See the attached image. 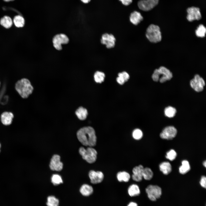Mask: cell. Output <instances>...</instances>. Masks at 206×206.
Here are the masks:
<instances>
[{
    "label": "cell",
    "mask_w": 206,
    "mask_h": 206,
    "mask_svg": "<svg viewBox=\"0 0 206 206\" xmlns=\"http://www.w3.org/2000/svg\"><path fill=\"white\" fill-rule=\"evenodd\" d=\"M77 136L80 142L84 146L92 147L96 144L95 132L92 127H84L80 129L77 132Z\"/></svg>",
    "instance_id": "6da1fadb"
},
{
    "label": "cell",
    "mask_w": 206,
    "mask_h": 206,
    "mask_svg": "<svg viewBox=\"0 0 206 206\" xmlns=\"http://www.w3.org/2000/svg\"><path fill=\"white\" fill-rule=\"evenodd\" d=\"M15 88L19 94L23 98H27L32 93L33 89L29 81L25 78L18 81L15 84Z\"/></svg>",
    "instance_id": "7a4b0ae2"
},
{
    "label": "cell",
    "mask_w": 206,
    "mask_h": 206,
    "mask_svg": "<svg viewBox=\"0 0 206 206\" xmlns=\"http://www.w3.org/2000/svg\"><path fill=\"white\" fill-rule=\"evenodd\" d=\"M172 77V73L169 70L163 66L156 69L152 76L154 81L156 82L159 81L161 83L170 80Z\"/></svg>",
    "instance_id": "3957f363"
},
{
    "label": "cell",
    "mask_w": 206,
    "mask_h": 206,
    "mask_svg": "<svg viewBox=\"0 0 206 206\" xmlns=\"http://www.w3.org/2000/svg\"><path fill=\"white\" fill-rule=\"evenodd\" d=\"M146 36L151 42L157 43L162 39V35L159 27L153 24L150 25L147 27Z\"/></svg>",
    "instance_id": "277c9868"
},
{
    "label": "cell",
    "mask_w": 206,
    "mask_h": 206,
    "mask_svg": "<svg viewBox=\"0 0 206 206\" xmlns=\"http://www.w3.org/2000/svg\"><path fill=\"white\" fill-rule=\"evenodd\" d=\"M79 151L82 158L88 163H93L96 161L97 152L92 147L89 146L86 149L81 147L80 148Z\"/></svg>",
    "instance_id": "5b68a950"
},
{
    "label": "cell",
    "mask_w": 206,
    "mask_h": 206,
    "mask_svg": "<svg viewBox=\"0 0 206 206\" xmlns=\"http://www.w3.org/2000/svg\"><path fill=\"white\" fill-rule=\"evenodd\" d=\"M146 192L148 198L151 201H155L162 194V189L157 185H150L146 188Z\"/></svg>",
    "instance_id": "8992f818"
},
{
    "label": "cell",
    "mask_w": 206,
    "mask_h": 206,
    "mask_svg": "<svg viewBox=\"0 0 206 206\" xmlns=\"http://www.w3.org/2000/svg\"><path fill=\"white\" fill-rule=\"evenodd\" d=\"M69 41V39L67 36L63 33L56 35L53 38L52 40L54 47L58 50L62 49V44H67Z\"/></svg>",
    "instance_id": "52a82bcc"
},
{
    "label": "cell",
    "mask_w": 206,
    "mask_h": 206,
    "mask_svg": "<svg viewBox=\"0 0 206 206\" xmlns=\"http://www.w3.org/2000/svg\"><path fill=\"white\" fill-rule=\"evenodd\" d=\"M191 87L198 92L202 91L205 86V82L203 79L198 74H196L194 78L190 81Z\"/></svg>",
    "instance_id": "ba28073f"
},
{
    "label": "cell",
    "mask_w": 206,
    "mask_h": 206,
    "mask_svg": "<svg viewBox=\"0 0 206 206\" xmlns=\"http://www.w3.org/2000/svg\"><path fill=\"white\" fill-rule=\"evenodd\" d=\"M116 39L112 34L105 33L101 36L100 39L101 43L105 45L106 48L108 49L114 47L115 45Z\"/></svg>",
    "instance_id": "9c48e42d"
},
{
    "label": "cell",
    "mask_w": 206,
    "mask_h": 206,
    "mask_svg": "<svg viewBox=\"0 0 206 206\" xmlns=\"http://www.w3.org/2000/svg\"><path fill=\"white\" fill-rule=\"evenodd\" d=\"M177 133V130L174 127L169 126L166 127L163 130L160 136L162 139L171 140L175 137Z\"/></svg>",
    "instance_id": "30bf717a"
},
{
    "label": "cell",
    "mask_w": 206,
    "mask_h": 206,
    "mask_svg": "<svg viewBox=\"0 0 206 206\" xmlns=\"http://www.w3.org/2000/svg\"><path fill=\"white\" fill-rule=\"evenodd\" d=\"M159 0H140L137 3L140 9L147 11L152 9L158 3Z\"/></svg>",
    "instance_id": "8fae6325"
},
{
    "label": "cell",
    "mask_w": 206,
    "mask_h": 206,
    "mask_svg": "<svg viewBox=\"0 0 206 206\" xmlns=\"http://www.w3.org/2000/svg\"><path fill=\"white\" fill-rule=\"evenodd\" d=\"M187 18L188 21L191 22L195 20H199L201 18L200 9L197 7H192L187 9Z\"/></svg>",
    "instance_id": "7c38bea8"
},
{
    "label": "cell",
    "mask_w": 206,
    "mask_h": 206,
    "mask_svg": "<svg viewBox=\"0 0 206 206\" xmlns=\"http://www.w3.org/2000/svg\"><path fill=\"white\" fill-rule=\"evenodd\" d=\"M60 157L59 155L54 154L52 158L49 167L50 169L53 171H60L63 168V164L60 161Z\"/></svg>",
    "instance_id": "4fadbf2b"
},
{
    "label": "cell",
    "mask_w": 206,
    "mask_h": 206,
    "mask_svg": "<svg viewBox=\"0 0 206 206\" xmlns=\"http://www.w3.org/2000/svg\"><path fill=\"white\" fill-rule=\"evenodd\" d=\"M88 175L91 183L93 184L101 183L104 178V174L101 171L91 170L89 172Z\"/></svg>",
    "instance_id": "5bb4252c"
},
{
    "label": "cell",
    "mask_w": 206,
    "mask_h": 206,
    "mask_svg": "<svg viewBox=\"0 0 206 206\" xmlns=\"http://www.w3.org/2000/svg\"><path fill=\"white\" fill-rule=\"evenodd\" d=\"M144 168L142 165H139L133 168L132 177L133 180L136 182L142 181L143 178L142 171Z\"/></svg>",
    "instance_id": "9a60e30c"
},
{
    "label": "cell",
    "mask_w": 206,
    "mask_h": 206,
    "mask_svg": "<svg viewBox=\"0 0 206 206\" xmlns=\"http://www.w3.org/2000/svg\"><path fill=\"white\" fill-rule=\"evenodd\" d=\"M143 18L141 13L137 11L132 12L130 15V22L134 25H137L143 20Z\"/></svg>",
    "instance_id": "2e32d148"
},
{
    "label": "cell",
    "mask_w": 206,
    "mask_h": 206,
    "mask_svg": "<svg viewBox=\"0 0 206 206\" xmlns=\"http://www.w3.org/2000/svg\"><path fill=\"white\" fill-rule=\"evenodd\" d=\"M13 118V115L12 113L5 112L1 115V121L3 124L8 125L11 124Z\"/></svg>",
    "instance_id": "e0dca14e"
},
{
    "label": "cell",
    "mask_w": 206,
    "mask_h": 206,
    "mask_svg": "<svg viewBox=\"0 0 206 206\" xmlns=\"http://www.w3.org/2000/svg\"><path fill=\"white\" fill-rule=\"evenodd\" d=\"M160 171L164 175H167L172 171V166L168 162L165 161L161 163L159 165Z\"/></svg>",
    "instance_id": "ac0fdd59"
},
{
    "label": "cell",
    "mask_w": 206,
    "mask_h": 206,
    "mask_svg": "<svg viewBox=\"0 0 206 206\" xmlns=\"http://www.w3.org/2000/svg\"><path fill=\"white\" fill-rule=\"evenodd\" d=\"M80 191L83 195L88 196L93 193V189L91 185L87 184H84L81 186Z\"/></svg>",
    "instance_id": "d6986e66"
},
{
    "label": "cell",
    "mask_w": 206,
    "mask_h": 206,
    "mask_svg": "<svg viewBox=\"0 0 206 206\" xmlns=\"http://www.w3.org/2000/svg\"><path fill=\"white\" fill-rule=\"evenodd\" d=\"M128 193L131 197H135L138 195L140 193V190L138 186L135 184L130 185L128 188Z\"/></svg>",
    "instance_id": "ffe728a7"
},
{
    "label": "cell",
    "mask_w": 206,
    "mask_h": 206,
    "mask_svg": "<svg viewBox=\"0 0 206 206\" xmlns=\"http://www.w3.org/2000/svg\"><path fill=\"white\" fill-rule=\"evenodd\" d=\"M130 78L128 74L126 71L119 73L116 78L117 82L120 85H122L127 81Z\"/></svg>",
    "instance_id": "44dd1931"
},
{
    "label": "cell",
    "mask_w": 206,
    "mask_h": 206,
    "mask_svg": "<svg viewBox=\"0 0 206 206\" xmlns=\"http://www.w3.org/2000/svg\"><path fill=\"white\" fill-rule=\"evenodd\" d=\"M75 114L79 119L83 120L86 119L88 112L86 109L82 107H80L77 109Z\"/></svg>",
    "instance_id": "7402d4cb"
},
{
    "label": "cell",
    "mask_w": 206,
    "mask_h": 206,
    "mask_svg": "<svg viewBox=\"0 0 206 206\" xmlns=\"http://www.w3.org/2000/svg\"><path fill=\"white\" fill-rule=\"evenodd\" d=\"M0 23L5 28L9 29L12 26L13 21L9 16H5L0 19Z\"/></svg>",
    "instance_id": "603a6c76"
},
{
    "label": "cell",
    "mask_w": 206,
    "mask_h": 206,
    "mask_svg": "<svg viewBox=\"0 0 206 206\" xmlns=\"http://www.w3.org/2000/svg\"><path fill=\"white\" fill-rule=\"evenodd\" d=\"M116 177L119 181L125 182H128L130 177L129 174L125 171L118 172L117 174Z\"/></svg>",
    "instance_id": "cb8c5ba5"
},
{
    "label": "cell",
    "mask_w": 206,
    "mask_h": 206,
    "mask_svg": "<svg viewBox=\"0 0 206 206\" xmlns=\"http://www.w3.org/2000/svg\"><path fill=\"white\" fill-rule=\"evenodd\" d=\"M181 165L179 168V173L182 174L186 173L190 170V166L188 161L183 160L181 162Z\"/></svg>",
    "instance_id": "d4e9b609"
},
{
    "label": "cell",
    "mask_w": 206,
    "mask_h": 206,
    "mask_svg": "<svg viewBox=\"0 0 206 206\" xmlns=\"http://www.w3.org/2000/svg\"><path fill=\"white\" fill-rule=\"evenodd\" d=\"M13 22L16 27L20 28L24 26L25 24V21L22 16L18 15L14 17Z\"/></svg>",
    "instance_id": "484cf974"
},
{
    "label": "cell",
    "mask_w": 206,
    "mask_h": 206,
    "mask_svg": "<svg viewBox=\"0 0 206 206\" xmlns=\"http://www.w3.org/2000/svg\"><path fill=\"white\" fill-rule=\"evenodd\" d=\"M153 173L152 170L148 167L144 168L142 171L143 178L146 180H149L153 177Z\"/></svg>",
    "instance_id": "4316f807"
},
{
    "label": "cell",
    "mask_w": 206,
    "mask_h": 206,
    "mask_svg": "<svg viewBox=\"0 0 206 206\" xmlns=\"http://www.w3.org/2000/svg\"><path fill=\"white\" fill-rule=\"evenodd\" d=\"M105 75L103 72L97 71L94 74V78L95 81L97 83H101L104 82Z\"/></svg>",
    "instance_id": "83f0119b"
},
{
    "label": "cell",
    "mask_w": 206,
    "mask_h": 206,
    "mask_svg": "<svg viewBox=\"0 0 206 206\" xmlns=\"http://www.w3.org/2000/svg\"><path fill=\"white\" fill-rule=\"evenodd\" d=\"M196 35L200 37H203L205 36L206 33L205 27L202 24L199 25L195 31Z\"/></svg>",
    "instance_id": "f1b7e54d"
},
{
    "label": "cell",
    "mask_w": 206,
    "mask_h": 206,
    "mask_svg": "<svg viewBox=\"0 0 206 206\" xmlns=\"http://www.w3.org/2000/svg\"><path fill=\"white\" fill-rule=\"evenodd\" d=\"M59 200L54 196L48 197L46 205L47 206H58Z\"/></svg>",
    "instance_id": "f546056e"
},
{
    "label": "cell",
    "mask_w": 206,
    "mask_h": 206,
    "mask_svg": "<svg viewBox=\"0 0 206 206\" xmlns=\"http://www.w3.org/2000/svg\"><path fill=\"white\" fill-rule=\"evenodd\" d=\"M165 115L169 118H172L175 115L176 110L175 108L170 106L165 108L164 110Z\"/></svg>",
    "instance_id": "4dcf8cb0"
},
{
    "label": "cell",
    "mask_w": 206,
    "mask_h": 206,
    "mask_svg": "<svg viewBox=\"0 0 206 206\" xmlns=\"http://www.w3.org/2000/svg\"><path fill=\"white\" fill-rule=\"evenodd\" d=\"M51 182L54 185H57L63 183L61 177L57 174H54L51 177Z\"/></svg>",
    "instance_id": "1f68e13d"
},
{
    "label": "cell",
    "mask_w": 206,
    "mask_h": 206,
    "mask_svg": "<svg viewBox=\"0 0 206 206\" xmlns=\"http://www.w3.org/2000/svg\"><path fill=\"white\" fill-rule=\"evenodd\" d=\"M143 135L142 131L140 129H134L132 133L133 138L136 140H139L142 138Z\"/></svg>",
    "instance_id": "d6a6232c"
},
{
    "label": "cell",
    "mask_w": 206,
    "mask_h": 206,
    "mask_svg": "<svg viewBox=\"0 0 206 206\" xmlns=\"http://www.w3.org/2000/svg\"><path fill=\"white\" fill-rule=\"evenodd\" d=\"M177 156L176 152L174 150L172 149L167 152L165 157L169 160L172 161L176 158Z\"/></svg>",
    "instance_id": "836d02e7"
},
{
    "label": "cell",
    "mask_w": 206,
    "mask_h": 206,
    "mask_svg": "<svg viewBox=\"0 0 206 206\" xmlns=\"http://www.w3.org/2000/svg\"><path fill=\"white\" fill-rule=\"evenodd\" d=\"M201 186L204 188H206V178L205 176H202L201 177L199 182Z\"/></svg>",
    "instance_id": "e575fe53"
},
{
    "label": "cell",
    "mask_w": 206,
    "mask_h": 206,
    "mask_svg": "<svg viewBox=\"0 0 206 206\" xmlns=\"http://www.w3.org/2000/svg\"><path fill=\"white\" fill-rule=\"evenodd\" d=\"M122 4L125 6H128L132 2V0H119Z\"/></svg>",
    "instance_id": "d590c367"
},
{
    "label": "cell",
    "mask_w": 206,
    "mask_h": 206,
    "mask_svg": "<svg viewBox=\"0 0 206 206\" xmlns=\"http://www.w3.org/2000/svg\"><path fill=\"white\" fill-rule=\"evenodd\" d=\"M127 206H138L137 204L134 202H130L128 205Z\"/></svg>",
    "instance_id": "8d00e7d4"
},
{
    "label": "cell",
    "mask_w": 206,
    "mask_h": 206,
    "mask_svg": "<svg viewBox=\"0 0 206 206\" xmlns=\"http://www.w3.org/2000/svg\"><path fill=\"white\" fill-rule=\"evenodd\" d=\"M80 1L83 3L85 4L88 3H89L91 0H80Z\"/></svg>",
    "instance_id": "74e56055"
},
{
    "label": "cell",
    "mask_w": 206,
    "mask_h": 206,
    "mask_svg": "<svg viewBox=\"0 0 206 206\" xmlns=\"http://www.w3.org/2000/svg\"><path fill=\"white\" fill-rule=\"evenodd\" d=\"M203 165L205 167H206V161H204L203 163Z\"/></svg>",
    "instance_id": "f35d334b"
},
{
    "label": "cell",
    "mask_w": 206,
    "mask_h": 206,
    "mask_svg": "<svg viewBox=\"0 0 206 206\" xmlns=\"http://www.w3.org/2000/svg\"><path fill=\"white\" fill-rule=\"evenodd\" d=\"M3 0L5 2H9L10 1H13L14 0Z\"/></svg>",
    "instance_id": "ab89813d"
},
{
    "label": "cell",
    "mask_w": 206,
    "mask_h": 206,
    "mask_svg": "<svg viewBox=\"0 0 206 206\" xmlns=\"http://www.w3.org/2000/svg\"><path fill=\"white\" fill-rule=\"evenodd\" d=\"M1 144H0V148H1Z\"/></svg>",
    "instance_id": "60d3db41"
},
{
    "label": "cell",
    "mask_w": 206,
    "mask_h": 206,
    "mask_svg": "<svg viewBox=\"0 0 206 206\" xmlns=\"http://www.w3.org/2000/svg\"></svg>",
    "instance_id": "b9f144b4"
}]
</instances>
